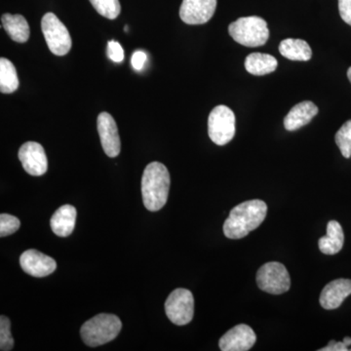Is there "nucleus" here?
<instances>
[{
	"label": "nucleus",
	"mask_w": 351,
	"mask_h": 351,
	"mask_svg": "<svg viewBox=\"0 0 351 351\" xmlns=\"http://www.w3.org/2000/svg\"><path fill=\"white\" fill-rule=\"evenodd\" d=\"M145 61H147V54L144 51H136L132 56L131 64L136 71H142L144 69Z\"/></svg>",
	"instance_id": "nucleus-28"
},
{
	"label": "nucleus",
	"mask_w": 351,
	"mask_h": 351,
	"mask_svg": "<svg viewBox=\"0 0 351 351\" xmlns=\"http://www.w3.org/2000/svg\"><path fill=\"white\" fill-rule=\"evenodd\" d=\"M279 52L283 57L292 61L306 62L313 56L311 46L302 39H284L279 45Z\"/></svg>",
	"instance_id": "nucleus-20"
},
{
	"label": "nucleus",
	"mask_w": 351,
	"mask_h": 351,
	"mask_svg": "<svg viewBox=\"0 0 351 351\" xmlns=\"http://www.w3.org/2000/svg\"><path fill=\"white\" fill-rule=\"evenodd\" d=\"M76 209L71 205H64L55 212L50 219L53 232L60 237H68L75 230Z\"/></svg>",
	"instance_id": "nucleus-16"
},
{
	"label": "nucleus",
	"mask_w": 351,
	"mask_h": 351,
	"mask_svg": "<svg viewBox=\"0 0 351 351\" xmlns=\"http://www.w3.org/2000/svg\"><path fill=\"white\" fill-rule=\"evenodd\" d=\"M20 219L9 214L0 215V237H5L19 230Z\"/></svg>",
	"instance_id": "nucleus-25"
},
{
	"label": "nucleus",
	"mask_w": 351,
	"mask_h": 351,
	"mask_svg": "<svg viewBox=\"0 0 351 351\" xmlns=\"http://www.w3.org/2000/svg\"><path fill=\"white\" fill-rule=\"evenodd\" d=\"M217 0H182L180 17L188 25L206 24L213 17Z\"/></svg>",
	"instance_id": "nucleus-9"
},
{
	"label": "nucleus",
	"mask_w": 351,
	"mask_h": 351,
	"mask_svg": "<svg viewBox=\"0 0 351 351\" xmlns=\"http://www.w3.org/2000/svg\"><path fill=\"white\" fill-rule=\"evenodd\" d=\"M41 29L51 52L57 56H64L71 49V34L66 25L54 13H46L41 20Z\"/></svg>",
	"instance_id": "nucleus-5"
},
{
	"label": "nucleus",
	"mask_w": 351,
	"mask_h": 351,
	"mask_svg": "<svg viewBox=\"0 0 351 351\" xmlns=\"http://www.w3.org/2000/svg\"><path fill=\"white\" fill-rule=\"evenodd\" d=\"M345 234L343 228L337 221H329L326 237H321L318 246L325 255H336L343 249Z\"/></svg>",
	"instance_id": "nucleus-17"
},
{
	"label": "nucleus",
	"mask_w": 351,
	"mask_h": 351,
	"mask_svg": "<svg viewBox=\"0 0 351 351\" xmlns=\"http://www.w3.org/2000/svg\"><path fill=\"white\" fill-rule=\"evenodd\" d=\"M278 62L274 56L265 53H252L245 60V69L253 75H265L274 73Z\"/></svg>",
	"instance_id": "nucleus-19"
},
{
	"label": "nucleus",
	"mask_w": 351,
	"mask_h": 351,
	"mask_svg": "<svg viewBox=\"0 0 351 351\" xmlns=\"http://www.w3.org/2000/svg\"><path fill=\"white\" fill-rule=\"evenodd\" d=\"M95 10L103 17L114 20L121 12L119 0H90Z\"/></svg>",
	"instance_id": "nucleus-22"
},
{
	"label": "nucleus",
	"mask_w": 351,
	"mask_h": 351,
	"mask_svg": "<svg viewBox=\"0 0 351 351\" xmlns=\"http://www.w3.org/2000/svg\"><path fill=\"white\" fill-rule=\"evenodd\" d=\"M343 341H345L346 345L348 346L351 345V338H348V337H346V338L343 339Z\"/></svg>",
	"instance_id": "nucleus-30"
},
{
	"label": "nucleus",
	"mask_w": 351,
	"mask_h": 351,
	"mask_svg": "<svg viewBox=\"0 0 351 351\" xmlns=\"http://www.w3.org/2000/svg\"><path fill=\"white\" fill-rule=\"evenodd\" d=\"M21 163L27 174L43 176L47 172L48 160L43 145L36 142L25 143L18 154Z\"/></svg>",
	"instance_id": "nucleus-10"
},
{
	"label": "nucleus",
	"mask_w": 351,
	"mask_h": 351,
	"mask_svg": "<svg viewBox=\"0 0 351 351\" xmlns=\"http://www.w3.org/2000/svg\"><path fill=\"white\" fill-rule=\"evenodd\" d=\"M170 174L160 162H152L145 167L142 178V195L149 211L162 209L169 195Z\"/></svg>",
	"instance_id": "nucleus-2"
},
{
	"label": "nucleus",
	"mask_w": 351,
	"mask_h": 351,
	"mask_svg": "<svg viewBox=\"0 0 351 351\" xmlns=\"http://www.w3.org/2000/svg\"><path fill=\"white\" fill-rule=\"evenodd\" d=\"M20 265L25 272L34 277L50 276L57 269V263L54 258L34 249L25 251L22 254Z\"/></svg>",
	"instance_id": "nucleus-13"
},
{
	"label": "nucleus",
	"mask_w": 351,
	"mask_h": 351,
	"mask_svg": "<svg viewBox=\"0 0 351 351\" xmlns=\"http://www.w3.org/2000/svg\"><path fill=\"white\" fill-rule=\"evenodd\" d=\"M99 135L104 152L108 157H117L121 149V143L117 122L108 112H101L97 119Z\"/></svg>",
	"instance_id": "nucleus-11"
},
{
	"label": "nucleus",
	"mask_w": 351,
	"mask_h": 351,
	"mask_svg": "<svg viewBox=\"0 0 351 351\" xmlns=\"http://www.w3.org/2000/svg\"><path fill=\"white\" fill-rule=\"evenodd\" d=\"M228 32L237 43L246 47H260L269 38L267 22L257 16L239 18L230 25Z\"/></svg>",
	"instance_id": "nucleus-4"
},
{
	"label": "nucleus",
	"mask_w": 351,
	"mask_h": 351,
	"mask_svg": "<svg viewBox=\"0 0 351 351\" xmlns=\"http://www.w3.org/2000/svg\"><path fill=\"white\" fill-rule=\"evenodd\" d=\"M267 214L263 200L245 201L230 211L223 223V233L228 239H241L262 225Z\"/></svg>",
	"instance_id": "nucleus-1"
},
{
	"label": "nucleus",
	"mask_w": 351,
	"mask_h": 351,
	"mask_svg": "<svg viewBox=\"0 0 351 351\" xmlns=\"http://www.w3.org/2000/svg\"><path fill=\"white\" fill-rule=\"evenodd\" d=\"M258 288L272 295L288 292L291 287L290 274L285 265L278 262H269L258 270Z\"/></svg>",
	"instance_id": "nucleus-7"
},
{
	"label": "nucleus",
	"mask_w": 351,
	"mask_h": 351,
	"mask_svg": "<svg viewBox=\"0 0 351 351\" xmlns=\"http://www.w3.org/2000/svg\"><path fill=\"white\" fill-rule=\"evenodd\" d=\"M19 87V78L12 62L6 58L0 59V91L11 94Z\"/></svg>",
	"instance_id": "nucleus-21"
},
{
	"label": "nucleus",
	"mask_w": 351,
	"mask_h": 351,
	"mask_svg": "<svg viewBox=\"0 0 351 351\" xmlns=\"http://www.w3.org/2000/svg\"><path fill=\"white\" fill-rule=\"evenodd\" d=\"M318 108L313 101H304L295 105L284 119L286 130L295 131L306 126L317 115Z\"/></svg>",
	"instance_id": "nucleus-15"
},
{
	"label": "nucleus",
	"mask_w": 351,
	"mask_h": 351,
	"mask_svg": "<svg viewBox=\"0 0 351 351\" xmlns=\"http://www.w3.org/2000/svg\"><path fill=\"white\" fill-rule=\"evenodd\" d=\"M348 80H350V82L351 83V66L350 69H348Z\"/></svg>",
	"instance_id": "nucleus-31"
},
{
	"label": "nucleus",
	"mask_w": 351,
	"mask_h": 351,
	"mask_svg": "<svg viewBox=\"0 0 351 351\" xmlns=\"http://www.w3.org/2000/svg\"><path fill=\"white\" fill-rule=\"evenodd\" d=\"M348 346L346 345L345 341H331L329 345L325 348H320L319 351H348Z\"/></svg>",
	"instance_id": "nucleus-29"
},
{
	"label": "nucleus",
	"mask_w": 351,
	"mask_h": 351,
	"mask_svg": "<svg viewBox=\"0 0 351 351\" xmlns=\"http://www.w3.org/2000/svg\"><path fill=\"white\" fill-rule=\"evenodd\" d=\"M257 341L255 332L248 325L239 324L226 332L221 339L219 346L223 351L250 350Z\"/></svg>",
	"instance_id": "nucleus-12"
},
{
	"label": "nucleus",
	"mask_w": 351,
	"mask_h": 351,
	"mask_svg": "<svg viewBox=\"0 0 351 351\" xmlns=\"http://www.w3.org/2000/svg\"><path fill=\"white\" fill-rule=\"evenodd\" d=\"M108 56L114 63H121L124 60V51L117 41L110 40L108 43Z\"/></svg>",
	"instance_id": "nucleus-26"
},
{
	"label": "nucleus",
	"mask_w": 351,
	"mask_h": 351,
	"mask_svg": "<svg viewBox=\"0 0 351 351\" xmlns=\"http://www.w3.org/2000/svg\"><path fill=\"white\" fill-rule=\"evenodd\" d=\"M339 11L341 19L351 25V0H339Z\"/></svg>",
	"instance_id": "nucleus-27"
},
{
	"label": "nucleus",
	"mask_w": 351,
	"mask_h": 351,
	"mask_svg": "<svg viewBox=\"0 0 351 351\" xmlns=\"http://www.w3.org/2000/svg\"><path fill=\"white\" fill-rule=\"evenodd\" d=\"M165 311L171 322L178 326L189 324L195 314L193 293L186 289H176L166 300Z\"/></svg>",
	"instance_id": "nucleus-8"
},
{
	"label": "nucleus",
	"mask_w": 351,
	"mask_h": 351,
	"mask_svg": "<svg viewBox=\"0 0 351 351\" xmlns=\"http://www.w3.org/2000/svg\"><path fill=\"white\" fill-rule=\"evenodd\" d=\"M351 295L350 279H337L325 286L320 295V304L323 308L331 311L338 308Z\"/></svg>",
	"instance_id": "nucleus-14"
},
{
	"label": "nucleus",
	"mask_w": 351,
	"mask_h": 351,
	"mask_svg": "<svg viewBox=\"0 0 351 351\" xmlns=\"http://www.w3.org/2000/svg\"><path fill=\"white\" fill-rule=\"evenodd\" d=\"M122 323L114 314L101 313L86 321L80 329L85 345L96 348L113 341L120 331Z\"/></svg>",
	"instance_id": "nucleus-3"
},
{
	"label": "nucleus",
	"mask_w": 351,
	"mask_h": 351,
	"mask_svg": "<svg viewBox=\"0 0 351 351\" xmlns=\"http://www.w3.org/2000/svg\"><path fill=\"white\" fill-rule=\"evenodd\" d=\"M208 134L212 142L218 145L228 144L235 135V115L226 106H218L208 119Z\"/></svg>",
	"instance_id": "nucleus-6"
},
{
	"label": "nucleus",
	"mask_w": 351,
	"mask_h": 351,
	"mask_svg": "<svg viewBox=\"0 0 351 351\" xmlns=\"http://www.w3.org/2000/svg\"><path fill=\"white\" fill-rule=\"evenodd\" d=\"M336 144L339 151L346 158H350L351 156V120L346 121L343 126L337 132L335 137Z\"/></svg>",
	"instance_id": "nucleus-23"
},
{
	"label": "nucleus",
	"mask_w": 351,
	"mask_h": 351,
	"mask_svg": "<svg viewBox=\"0 0 351 351\" xmlns=\"http://www.w3.org/2000/svg\"><path fill=\"white\" fill-rule=\"evenodd\" d=\"M14 339L11 335V322L6 316L0 317V350L2 351L12 350Z\"/></svg>",
	"instance_id": "nucleus-24"
},
{
	"label": "nucleus",
	"mask_w": 351,
	"mask_h": 351,
	"mask_svg": "<svg viewBox=\"0 0 351 351\" xmlns=\"http://www.w3.org/2000/svg\"><path fill=\"white\" fill-rule=\"evenodd\" d=\"M2 27L16 43H25L29 38V25L22 15L4 14L1 17Z\"/></svg>",
	"instance_id": "nucleus-18"
},
{
	"label": "nucleus",
	"mask_w": 351,
	"mask_h": 351,
	"mask_svg": "<svg viewBox=\"0 0 351 351\" xmlns=\"http://www.w3.org/2000/svg\"><path fill=\"white\" fill-rule=\"evenodd\" d=\"M125 29V32L128 31V27H127V25H126L125 29Z\"/></svg>",
	"instance_id": "nucleus-32"
}]
</instances>
